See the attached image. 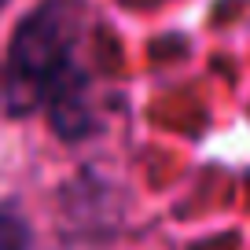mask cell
Returning a JSON list of instances; mask_svg holds the SVG:
<instances>
[{"instance_id": "cell-1", "label": "cell", "mask_w": 250, "mask_h": 250, "mask_svg": "<svg viewBox=\"0 0 250 250\" xmlns=\"http://www.w3.org/2000/svg\"><path fill=\"white\" fill-rule=\"evenodd\" d=\"M81 0H44L15 30L0 85V107L8 114L52 110L62 136L85 133V78L78 70Z\"/></svg>"}, {"instance_id": "cell-2", "label": "cell", "mask_w": 250, "mask_h": 250, "mask_svg": "<svg viewBox=\"0 0 250 250\" xmlns=\"http://www.w3.org/2000/svg\"><path fill=\"white\" fill-rule=\"evenodd\" d=\"M0 250H30V225L11 203H0Z\"/></svg>"}]
</instances>
